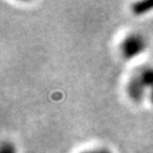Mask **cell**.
Here are the masks:
<instances>
[{"instance_id": "cell-1", "label": "cell", "mask_w": 153, "mask_h": 153, "mask_svg": "<svg viewBox=\"0 0 153 153\" xmlns=\"http://www.w3.org/2000/svg\"><path fill=\"white\" fill-rule=\"evenodd\" d=\"M146 49V41L143 35L138 33H131L120 43V52L123 58L126 60H131L144 52Z\"/></svg>"}, {"instance_id": "cell-2", "label": "cell", "mask_w": 153, "mask_h": 153, "mask_svg": "<svg viewBox=\"0 0 153 153\" xmlns=\"http://www.w3.org/2000/svg\"><path fill=\"white\" fill-rule=\"evenodd\" d=\"M145 90H146V88L144 86V84L142 83L138 75L131 77L127 83V86H126L127 95L134 103L142 102L143 99H144V94H145Z\"/></svg>"}, {"instance_id": "cell-3", "label": "cell", "mask_w": 153, "mask_h": 153, "mask_svg": "<svg viewBox=\"0 0 153 153\" xmlns=\"http://www.w3.org/2000/svg\"><path fill=\"white\" fill-rule=\"evenodd\" d=\"M153 10V0L137 1L131 5V13L136 16H142Z\"/></svg>"}, {"instance_id": "cell-4", "label": "cell", "mask_w": 153, "mask_h": 153, "mask_svg": "<svg viewBox=\"0 0 153 153\" xmlns=\"http://www.w3.org/2000/svg\"><path fill=\"white\" fill-rule=\"evenodd\" d=\"M138 77L141 78L142 83L146 88H150V91L153 90V67H145L143 68Z\"/></svg>"}, {"instance_id": "cell-5", "label": "cell", "mask_w": 153, "mask_h": 153, "mask_svg": "<svg viewBox=\"0 0 153 153\" xmlns=\"http://www.w3.org/2000/svg\"><path fill=\"white\" fill-rule=\"evenodd\" d=\"M0 153H17L16 146L10 142H5L1 145Z\"/></svg>"}, {"instance_id": "cell-6", "label": "cell", "mask_w": 153, "mask_h": 153, "mask_svg": "<svg viewBox=\"0 0 153 153\" xmlns=\"http://www.w3.org/2000/svg\"><path fill=\"white\" fill-rule=\"evenodd\" d=\"M82 153H111L108 149L104 148H99V149H93V150H88V151H84Z\"/></svg>"}, {"instance_id": "cell-7", "label": "cell", "mask_w": 153, "mask_h": 153, "mask_svg": "<svg viewBox=\"0 0 153 153\" xmlns=\"http://www.w3.org/2000/svg\"><path fill=\"white\" fill-rule=\"evenodd\" d=\"M150 99H151V102L153 103V90L150 91Z\"/></svg>"}]
</instances>
